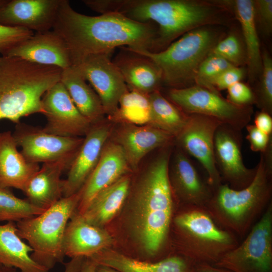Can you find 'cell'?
Masks as SVG:
<instances>
[{
    "label": "cell",
    "instance_id": "6da1fadb",
    "mask_svg": "<svg viewBox=\"0 0 272 272\" xmlns=\"http://www.w3.org/2000/svg\"><path fill=\"white\" fill-rule=\"evenodd\" d=\"M52 30L65 41L72 66L89 55L113 53L116 47L154 52L158 37L153 23L137 22L116 12L85 15L67 0L62 1Z\"/></svg>",
    "mask_w": 272,
    "mask_h": 272
},
{
    "label": "cell",
    "instance_id": "7a4b0ae2",
    "mask_svg": "<svg viewBox=\"0 0 272 272\" xmlns=\"http://www.w3.org/2000/svg\"><path fill=\"white\" fill-rule=\"evenodd\" d=\"M174 143L159 149L144 172L133 195V226L147 261H158L169 239L175 200L168 174Z\"/></svg>",
    "mask_w": 272,
    "mask_h": 272
},
{
    "label": "cell",
    "instance_id": "3957f363",
    "mask_svg": "<svg viewBox=\"0 0 272 272\" xmlns=\"http://www.w3.org/2000/svg\"><path fill=\"white\" fill-rule=\"evenodd\" d=\"M113 12L158 27L155 51L164 50L188 32L206 26H230L234 18L220 1L115 0Z\"/></svg>",
    "mask_w": 272,
    "mask_h": 272
},
{
    "label": "cell",
    "instance_id": "277c9868",
    "mask_svg": "<svg viewBox=\"0 0 272 272\" xmlns=\"http://www.w3.org/2000/svg\"><path fill=\"white\" fill-rule=\"evenodd\" d=\"M252 181L236 190L222 183L213 190L205 208L223 229L243 239L271 202L272 142L260 153Z\"/></svg>",
    "mask_w": 272,
    "mask_h": 272
},
{
    "label": "cell",
    "instance_id": "5b68a950",
    "mask_svg": "<svg viewBox=\"0 0 272 272\" xmlns=\"http://www.w3.org/2000/svg\"><path fill=\"white\" fill-rule=\"evenodd\" d=\"M59 67L0 56V120L16 124L22 117L43 113L44 93L60 80Z\"/></svg>",
    "mask_w": 272,
    "mask_h": 272
},
{
    "label": "cell",
    "instance_id": "8992f818",
    "mask_svg": "<svg viewBox=\"0 0 272 272\" xmlns=\"http://www.w3.org/2000/svg\"><path fill=\"white\" fill-rule=\"evenodd\" d=\"M170 230L176 235L175 254L194 264L215 265L240 242L235 235L220 227L205 207H180L174 211Z\"/></svg>",
    "mask_w": 272,
    "mask_h": 272
},
{
    "label": "cell",
    "instance_id": "52a82bcc",
    "mask_svg": "<svg viewBox=\"0 0 272 272\" xmlns=\"http://www.w3.org/2000/svg\"><path fill=\"white\" fill-rule=\"evenodd\" d=\"M215 26H206L188 32L158 52L125 47L154 61L161 71L163 85L168 89L185 88L195 85L201 63L224 37Z\"/></svg>",
    "mask_w": 272,
    "mask_h": 272
},
{
    "label": "cell",
    "instance_id": "ba28073f",
    "mask_svg": "<svg viewBox=\"0 0 272 272\" xmlns=\"http://www.w3.org/2000/svg\"><path fill=\"white\" fill-rule=\"evenodd\" d=\"M81 197L80 190L62 197L41 214L18 222L17 232L32 248V258L49 270L63 262L65 228Z\"/></svg>",
    "mask_w": 272,
    "mask_h": 272
},
{
    "label": "cell",
    "instance_id": "9c48e42d",
    "mask_svg": "<svg viewBox=\"0 0 272 272\" xmlns=\"http://www.w3.org/2000/svg\"><path fill=\"white\" fill-rule=\"evenodd\" d=\"M186 114H200L241 130L249 124L253 106H239L220 93L194 85L181 89H168L165 96Z\"/></svg>",
    "mask_w": 272,
    "mask_h": 272
},
{
    "label": "cell",
    "instance_id": "30bf717a",
    "mask_svg": "<svg viewBox=\"0 0 272 272\" xmlns=\"http://www.w3.org/2000/svg\"><path fill=\"white\" fill-rule=\"evenodd\" d=\"M243 239L214 265L233 272H272V202Z\"/></svg>",
    "mask_w": 272,
    "mask_h": 272
},
{
    "label": "cell",
    "instance_id": "8fae6325",
    "mask_svg": "<svg viewBox=\"0 0 272 272\" xmlns=\"http://www.w3.org/2000/svg\"><path fill=\"white\" fill-rule=\"evenodd\" d=\"M13 135L20 151L28 162L60 163L68 168L75 159L84 138L65 137L47 133L42 128L21 122Z\"/></svg>",
    "mask_w": 272,
    "mask_h": 272
},
{
    "label": "cell",
    "instance_id": "7c38bea8",
    "mask_svg": "<svg viewBox=\"0 0 272 272\" xmlns=\"http://www.w3.org/2000/svg\"><path fill=\"white\" fill-rule=\"evenodd\" d=\"M188 115L186 124L174 138L175 145L198 161L206 173L208 184L213 190L222 183L214 153V136L221 123L207 116Z\"/></svg>",
    "mask_w": 272,
    "mask_h": 272
},
{
    "label": "cell",
    "instance_id": "4fadbf2b",
    "mask_svg": "<svg viewBox=\"0 0 272 272\" xmlns=\"http://www.w3.org/2000/svg\"><path fill=\"white\" fill-rule=\"evenodd\" d=\"M241 130L220 124L214 136V153L216 165L223 183L234 189L245 188L252 181L257 170L247 167L242 154Z\"/></svg>",
    "mask_w": 272,
    "mask_h": 272
},
{
    "label": "cell",
    "instance_id": "5bb4252c",
    "mask_svg": "<svg viewBox=\"0 0 272 272\" xmlns=\"http://www.w3.org/2000/svg\"><path fill=\"white\" fill-rule=\"evenodd\" d=\"M112 53L89 55L75 65L98 95L108 117L117 110L128 91L120 72L111 58Z\"/></svg>",
    "mask_w": 272,
    "mask_h": 272
},
{
    "label": "cell",
    "instance_id": "9a60e30c",
    "mask_svg": "<svg viewBox=\"0 0 272 272\" xmlns=\"http://www.w3.org/2000/svg\"><path fill=\"white\" fill-rule=\"evenodd\" d=\"M46 123L45 132L60 137L85 135L91 123L80 113L63 84L59 81L51 87L41 100Z\"/></svg>",
    "mask_w": 272,
    "mask_h": 272
},
{
    "label": "cell",
    "instance_id": "2e32d148",
    "mask_svg": "<svg viewBox=\"0 0 272 272\" xmlns=\"http://www.w3.org/2000/svg\"><path fill=\"white\" fill-rule=\"evenodd\" d=\"M168 174L175 204L180 207H206L212 197L213 189L201 176L189 156L175 143Z\"/></svg>",
    "mask_w": 272,
    "mask_h": 272
},
{
    "label": "cell",
    "instance_id": "e0dca14e",
    "mask_svg": "<svg viewBox=\"0 0 272 272\" xmlns=\"http://www.w3.org/2000/svg\"><path fill=\"white\" fill-rule=\"evenodd\" d=\"M113 127V123L105 119L91 125L63 180L62 197L72 195L82 189L98 163Z\"/></svg>",
    "mask_w": 272,
    "mask_h": 272
},
{
    "label": "cell",
    "instance_id": "ac0fdd59",
    "mask_svg": "<svg viewBox=\"0 0 272 272\" xmlns=\"http://www.w3.org/2000/svg\"><path fill=\"white\" fill-rule=\"evenodd\" d=\"M113 127L110 139L120 146L128 166L136 171L148 153L174 142L170 134L150 125H137L117 123Z\"/></svg>",
    "mask_w": 272,
    "mask_h": 272
},
{
    "label": "cell",
    "instance_id": "d6986e66",
    "mask_svg": "<svg viewBox=\"0 0 272 272\" xmlns=\"http://www.w3.org/2000/svg\"><path fill=\"white\" fill-rule=\"evenodd\" d=\"M62 0H8L0 7V24L33 32L52 30Z\"/></svg>",
    "mask_w": 272,
    "mask_h": 272
},
{
    "label": "cell",
    "instance_id": "ffe728a7",
    "mask_svg": "<svg viewBox=\"0 0 272 272\" xmlns=\"http://www.w3.org/2000/svg\"><path fill=\"white\" fill-rule=\"evenodd\" d=\"M130 171L122 149L110 138L96 167L80 190L81 197L77 212L82 214L99 192Z\"/></svg>",
    "mask_w": 272,
    "mask_h": 272
},
{
    "label": "cell",
    "instance_id": "44dd1931",
    "mask_svg": "<svg viewBox=\"0 0 272 272\" xmlns=\"http://www.w3.org/2000/svg\"><path fill=\"white\" fill-rule=\"evenodd\" d=\"M6 56L17 57L36 64L62 70L72 66L64 40L52 30L37 32L13 48Z\"/></svg>",
    "mask_w": 272,
    "mask_h": 272
},
{
    "label": "cell",
    "instance_id": "7402d4cb",
    "mask_svg": "<svg viewBox=\"0 0 272 272\" xmlns=\"http://www.w3.org/2000/svg\"><path fill=\"white\" fill-rule=\"evenodd\" d=\"M112 242L107 231L88 223L76 210L65 228L63 250L64 255L71 258L91 257L107 249Z\"/></svg>",
    "mask_w": 272,
    "mask_h": 272
},
{
    "label": "cell",
    "instance_id": "603a6c76",
    "mask_svg": "<svg viewBox=\"0 0 272 272\" xmlns=\"http://www.w3.org/2000/svg\"><path fill=\"white\" fill-rule=\"evenodd\" d=\"M120 48L121 51L112 61L128 89L146 95L161 90L162 75L156 63L150 58L130 51L125 47Z\"/></svg>",
    "mask_w": 272,
    "mask_h": 272
},
{
    "label": "cell",
    "instance_id": "cb8c5ba5",
    "mask_svg": "<svg viewBox=\"0 0 272 272\" xmlns=\"http://www.w3.org/2000/svg\"><path fill=\"white\" fill-rule=\"evenodd\" d=\"M220 1L240 25L246 54L247 75L250 84H253L259 77L262 65V52L254 18V1Z\"/></svg>",
    "mask_w": 272,
    "mask_h": 272
},
{
    "label": "cell",
    "instance_id": "d4e9b609",
    "mask_svg": "<svg viewBox=\"0 0 272 272\" xmlns=\"http://www.w3.org/2000/svg\"><path fill=\"white\" fill-rule=\"evenodd\" d=\"M91 258L98 265L120 272H192L193 263L183 256L172 254L156 261L141 260L118 252L104 249Z\"/></svg>",
    "mask_w": 272,
    "mask_h": 272
},
{
    "label": "cell",
    "instance_id": "484cf974",
    "mask_svg": "<svg viewBox=\"0 0 272 272\" xmlns=\"http://www.w3.org/2000/svg\"><path fill=\"white\" fill-rule=\"evenodd\" d=\"M17 147L11 131L0 132V187L23 191L40 167L26 160Z\"/></svg>",
    "mask_w": 272,
    "mask_h": 272
},
{
    "label": "cell",
    "instance_id": "4316f807",
    "mask_svg": "<svg viewBox=\"0 0 272 272\" xmlns=\"http://www.w3.org/2000/svg\"><path fill=\"white\" fill-rule=\"evenodd\" d=\"M68 169L60 163H43L31 177L23 192L34 206L46 210L62 197V172Z\"/></svg>",
    "mask_w": 272,
    "mask_h": 272
},
{
    "label": "cell",
    "instance_id": "83f0119b",
    "mask_svg": "<svg viewBox=\"0 0 272 272\" xmlns=\"http://www.w3.org/2000/svg\"><path fill=\"white\" fill-rule=\"evenodd\" d=\"M130 187L128 174L99 192L80 215L88 223L103 228L121 208Z\"/></svg>",
    "mask_w": 272,
    "mask_h": 272
},
{
    "label": "cell",
    "instance_id": "f1b7e54d",
    "mask_svg": "<svg viewBox=\"0 0 272 272\" xmlns=\"http://www.w3.org/2000/svg\"><path fill=\"white\" fill-rule=\"evenodd\" d=\"M60 81L79 111L91 125L105 119L100 98L75 66L62 70Z\"/></svg>",
    "mask_w": 272,
    "mask_h": 272
},
{
    "label": "cell",
    "instance_id": "f546056e",
    "mask_svg": "<svg viewBox=\"0 0 272 272\" xmlns=\"http://www.w3.org/2000/svg\"><path fill=\"white\" fill-rule=\"evenodd\" d=\"M32 248L24 242L14 222L0 225V264L19 268L20 272H48L49 269L34 261Z\"/></svg>",
    "mask_w": 272,
    "mask_h": 272
},
{
    "label": "cell",
    "instance_id": "4dcf8cb0",
    "mask_svg": "<svg viewBox=\"0 0 272 272\" xmlns=\"http://www.w3.org/2000/svg\"><path fill=\"white\" fill-rule=\"evenodd\" d=\"M151 118L149 125L161 129L174 138L184 127L188 115L162 94L161 90L149 95Z\"/></svg>",
    "mask_w": 272,
    "mask_h": 272
},
{
    "label": "cell",
    "instance_id": "1f68e13d",
    "mask_svg": "<svg viewBox=\"0 0 272 272\" xmlns=\"http://www.w3.org/2000/svg\"><path fill=\"white\" fill-rule=\"evenodd\" d=\"M148 95L128 90L120 98L117 110L108 117V120L115 123L149 124L151 110Z\"/></svg>",
    "mask_w": 272,
    "mask_h": 272
},
{
    "label": "cell",
    "instance_id": "d6a6232c",
    "mask_svg": "<svg viewBox=\"0 0 272 272\" xmlns=\"http://www.w3.org/2000/svg\"><path fill=\"white\" fill-rule=\"evenodd\" d=\"M45 210L33 205L27 199L16 196L9 188L0 187V222H19L39 215Z\"/></svg>",
    "mask_w": 272,
    "mask_h": 272
},
{
    "label": "cell",
    "instance_id": "836d02e7",
    "mask_svg": "<svg viewBox=\"0 0 272 272\" xmlns=\"http://www.w3.org/2000/svg\"><path fill=\"white\" fill-rule=\"evenodd\" d=\"M262 62L258 83L252 90L257 107L272 115V59L266 50L262 53Z\"/></svg>",
    "mask_w": 272,
    "mask_h": 272
},
{
    "label": "cell",
    "instance_id": "e575fe53",
    "mask_svg": "<svg viewBox=\"0 0 272 272\" xmlns=\"http://www.w3.org/2000/svg\"><path fill=\"white\" fill-rule=\"evenodd\" d=\"M212 52L223 57L235 66L246 65L244 44L237 33L234 31L222 38Z\"/></svg>",
    "mask_w": 272,
    "mask_h": 272
},
{
    "label": "cell",
    "instance_id": "d590c367",
    "mask_svg": "<svg viewBox=\"0 0 272 272\" xmlns=\"http://www.w3.org/2000/svg\"><path fill=\"white\" fill-rule=\"evenodd\" d=\"M233 66L223 57L211 52L202 61L197 71L195 85L215 91L211 88V82L224 71Z\"/></svg>",
    "mask_w": 272,
    "mask_h": 272
},
{
    "label": "cell",
    "instance_id": "8d00e7d4",
    "mask_svg": "<svg viewBox=\"0 0 272 272\" xmlns=\"http://www.w3.org/2000/svg\"><path fill=\"white\" fill-rule=\"evenodd\" d=\"M33 34V31L24 28L0 24V53L7 55L13 48Z\"/></svg>",
    "mask_w": 272,
    "mask_h": 272
},
{
    "label": "cell",
    "instance_id": "74e56055",
    "mask_svg": "<svg viewBox=\"0 0 272 272\" xmlns=\"http://www.w3.org/2000/svg\"><path fill=\"white\" fill-rule=\"evenodd\" d=\"M254 13L256 26L264 35L269 36L272 32V1L254 0Z\"/></svg>",
    "mask_w": 272,
    "mask_h": 272
},
{
    "label": "cell",
    "instance_id": "f35d334b",
    "mask_svg": "<svg viewBox=\"0 0 272 272\" xmlns=\"http://www.w3.org/2000/svg\"><path fill=\"white\" fill-rule=\"evenodd\" d=\"M247 75V70L244 66H233L224 71L211 83L212 89L220 93L227 89L233 84L241 81Z\"/></svg>",
    "mask_w": 272,
    "mask_h": 272
},
{
    "label": "cell",
    "instance_id": "ab89813d",
    "mask_svg": "<svg viewBox=\"0 0 272 272\" xmlns=\"http://www.w3.org/2000/svg\"><path fill=\"white\" fill-rule=\"evenodd\" d=\"M227 90V99L235 105L253 106L255 104V97L252 88L241 81L233 84Z\"/></svg>",
    "mask_w": 272,
    "mask_h": 272
},
{
    "label": "cell",
    "instance_id": "60d3db41",
    "mask_svg": "<svg viewBox=\"0 0 272 272\" xmlns=\"http://www.w3.org/2000/svg\"><path fill=\"white\" fill-rule=\"evenodd\" d=\"M246 139L250 145V149L255 152L263 153L272 142V135H268L257 128L254 124H247Z\"/></svg>",
    "mask_w": 272,
    "mask_h": 272
},
{
    "label": "cell",
    "instance_id": "b9f144b4",
    "mask_svg": "<svg viewBox=\"0 0 272 272\" xmlns=\"http://www.w3.org/2000/svg\"><path fill=\"white\" fill-rule=\"evenodd\" d=\"M254 125L268 135H272V117L269 113L259 111L254 115Z\"/></svg>",
    "mask_w": 272,
    "mask_h": 272
},
{
    "label": "cell",
    "instance_id": "7bdbcfd3",
    "mask_svg": "<svg viewBox=\"0 0 272 272\" xmlns=\"http://www.w3.org/2000/svg\"><path fill=\"white\" fill-rule=\"evenodd\" d=\"M84 258L83 257L72 258L70 261L65 264L64 272H79ZM16 269L0 264V272H16Z\"/></svg>",
    "mask_w": 272,
    "mask_h": 272
},
{
    "label": "cell",
    "instance_id": "ee69618b",
    "mask_svg": "<svg viewBox=\"0 0 272 272\" xmlns=\"http://www.w3.org/2000/svg\"><path fill=\"white\" fill-rule=\"evenodd\" d=\"M192 272H233L223 267L207 263H195Z\"/></svg>",
    "mask_w": 272,
    "mask_h": 272
},
{
    "label": "cell",
    "instance_id": "f6af8a7d",
    "mask_svg": "<svg viewBox=\"0 0 272 272\" xmlns=\"http://www.w3.org/2000/svg\"><path fill=\"white\" fill-rule=\"evenodd\" d=\"M98 264L90 257H85L79 272H96Z\"/></svg>",
    "mask_w": 272,
    "mask_h": 272
},
{
    "label": "cell",
    "instance_id": "bcb514c9",
    "mask_svg": "<svg viewBox=\"0 0 272 272\" xmlns=\"http://www.w3.org/2000/svg\"><path fill=\"white\" fill-rule=\"evenodd\" d=\"M96 272H120L112 267L98 265L96 268Z\"/></svg>",
    "mask_w": 272,
    "mask_h": 272
},
{
    "label": "cell",
    "instance_id": "7dc6e473",
    "mask_svg": "<svg viewBox=\"0 0 272 272\" xmlns=\"http://www.w3.org/2000/svg\"><path fill=\"white\" fill-rule=\"evenodd\" d=\"M8 0H0V7L4 5Z\"/></svg>",
    "mask_w": 272,
    "mask_h": 272
}]
</instances>
